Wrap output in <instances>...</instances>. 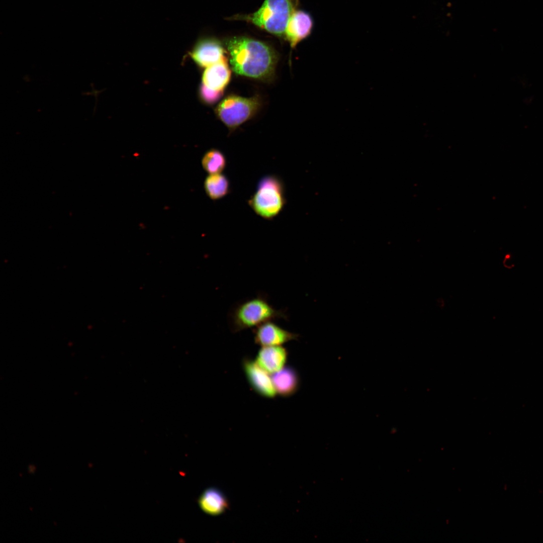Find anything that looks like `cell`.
I'll return each mask as SVG.
<instances>
[{
  "mask_svg": "<svg viewBox=\"0 0 543 543\" xmlns=\"http://www.w3.org/2000/svg\"><path fill=\"white\" fill-rule=\"evenodd\" d=\"M227 57L212 64L205 70L202 83L209 88L222 91L228 85L231 78V70Z\"/></svg>",
  "mask_w": 543,
  "mask_h": 543,
  "instance_id": "11",
  "label": "cell"
},
{
  "mask_svg": "<svg viewBox=\"0 0 543 543\" xmlns=\"http://www.w3.org/2000/svg\"><path fill=\"white\" fill-rule=\"evenodd\" d=\"M287 318L286 311L274 307L262 293L238 303L228 314L230 327L234 332L254 328L267 321Z\"/></svg>",
  "mask_w": 543,
  "mask_h": 543,
  "instance_id": "2",
  "label": "cell"
},
{
  "mask_svg": "<svg viewBox=\"0 0 543 543\" xmlns=\"http://www.w3.org/2000/svg\"><path fill=\"white\" fill-rule=\"evenodd\" d=\"M242 366L250 386L257 394L266 398L276 396L277 392L268 373L249 358L243 359Z\"/></svg>",
  "mask_w": 543,
  "mask_h": 543,
  "instance_id": "8",
  "label": "cell"
},
{
  "mask_svg": "<svg viewBox=\"0 0 543 543\" xmlns=\"http://www.w3.org/2000/svg\"><path fill=\"white\" fill-rule=\"evenodd\" d=\"M233 71L239 75L261 80L274 75L277 55L265 43L246 37H234L225 41Z\"/></svg>",
  "mask_w": 543,
  "mask_h": 543,
  "instance_id": "1",
  "label": "cell"
},
{
  "mask_svg": "<svg viewBox=\"0 0 543 543\" xmlns=\"http://www.w3.org/2000/svg\"><path fill=\"white\" fill-rule=\"evenodd\" d=\"M204 189L211 199L219 200L229 193L230 182L228 177L222 173L209 174L205 180Z\"/></svg>",
  "mask_w": 543,
  "mask_h": 543,
  "instance_id": "14",
  "label": "cell"
},
{
  "mask_svg": "<svg viewBox=\"0 0 543 543\" xmlns=\"http://www.w3.org/2000/svg\"><path fill=\"white\" fill-rule=\"evenodd\" d=\"M261 347L255 360L259 367L273 374L285 367L288 354L286 348L281 345Z\"/></svg>",
  "mask_w": 543,
  "mask_h": 543,
  "instance_id": "10",
  "label": "cell"
},
{
  "mask_svg": "<svg viewBox=\"0 0 543 543\" xmlns=\"http://www.w3.org/2000/svg\"><path fill=\"white\" fill-rule=\"evenodd\" d=\"M314 22L311 16L302 10L294 11L287 24L285 35L292 48L311 33Z\"/></svg>",
  "mask_w": 543,
  "mask_h": 543,
  "instance_id": "9",
  "label": "cell"
},
{
  "mask_svg": "<svg viewBox=\"0 0 543 543\" xmlns=\"http://www.w3.org/2000/svg\"><path fill=\"white\" fill-rule=\"evenodd\" d=\"M199 95L202 101L204 103L213 105L221 99L223 95V90H213L202 83L199 89Z\"/></svg>",
  "mask_w": 543,
  "mask_h": 543,
  "instance_id": "16",
  "label": "cell"
},
{
  "mask_svg": "<svg viewBox=\"0 0 543 543\" xmlns=\"http://www.w3.org/2000/svg\"><path fill=\"white\" fill-rule=\"evenodd\" d=\"M292 0H265L255 12L238 16L276 36L285 35L291 15L294 12Z\"/></svg>",
  "mask_w": 543,
  "mask_h": 543,
  "instance_id": "4",
  "label": "cell"
},
{
  "mask_svg": "<svg viewBox=\"0 0 543 543\" xmlns=\"http://www.w3.org/2000/svg\"><path fill=\"white\" fill-rule=\"evenodd\" d=\"M225 53L226 51L219 40L205 37L196 42L189 54L198 65L207 67L226 57Z\"/></svg>",
  "mask_w": 543,
  "mask_h": 543,
  "instance_id": "6",
  "label": "cell"
},
{
  "mask_svg": "<svg viewBox=\"0 0 543 543\" xmlns=\"http://www.w3.org/2000/svg\"><path fill=\"white\" fill-rule=\"evenodd\" d=\"M272 379L277 393L283 397L293 395L300 386V379L297 371L290 366L284 367L273 374Z\"/></svg>",
  "mask_w": 543,
  "mask_h": 543,
  "instance_id": "13",
  "label": "cell"
},
{
  "mask_svg": "<svg viewBox=\"0 0 543 543\" xmlns=\"http://www.w3.org/2000/svg\"><path fill=\"white\" fill-rule=\"evenodd\" d=\"M248 203L260 217L266 220L274 219L286 205L285 188L282 179L275 174L262 176Z\"/></svg>",
  "mask_w": 543,
  "mask_h": 543,
  "instance_id": "3",
  "label": "cell"
},
{
  "mask_svg": "<svg viewBox=\"0 0 543 543\" xmlns=\"http://www.w3.org/2000/svg\"><path fill=\"white\" fill-rule=\"evenodd\" d=\"M202 165L209 174L221 173L225 168L227 160L224 154L219 150L211 149L202 157Z\"/></svg>",
  "mask_w": 543,
  "mask_h": 543,
  "instance_id": "15",
  "label": "cell"
},
{
  "mask_svg": "<svg viewBox=\"0 0 543 543\" xmlns=\"http://www.w3.org/2000/svg\"><path fill=\"white\" fill-rule=\"evenodd\" d=\"M259 106V100L257 97L244 98L230 95L219 104L216 113L226 126L234 129L251 118Z\"/></svg>",
  "mask_w": 543,
  "mask_h": 543,
  "instance_id": "5",
  "label": "cell"
},
{
  "mask_svg": "<svg viewBox=\"0 0 543 543\" xmlns=\"http://www.w3.org/2000/svg\"><path fill=\"white\" fill-rule=\"evenodd\" d=\"M198 502L203 512L212 516L221 514L229 507L225 495L215 487L206 489L200 496Z\"/></svg>",
  "mask_w": 543,
  "mask_h": 543,
  "instance_id": "12",
  "label": "cell"
},
{
  "mask_svg": "<svg viewBox=\"0 0 543 543\" xmlns=\"http://www.w3.org/2000/svg\"><path fill=\"white\" fill-rule=\"evenodd\" d=\"M253 333L254 342L260 346L281 345L299 337L297 333L286 330L273 321L254 328Z\"/></svg>",
  "mask_w": 543,
  "mask_h": 543,
  "instance_id": "7",
  "label": "cell"
}]
</instances>
